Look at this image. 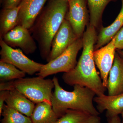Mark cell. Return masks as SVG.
<instances>
[{
  "label": "cell",
  "instance_id": "10",
  "mask_svg": "<svg viewBox=\"0 0 123 123\" xmlns=\"http://www.w3.org/2000/svg\"><path fill=\"white\" fill-rule=\"evenodd\" d=\"M115 36L105 46L94 51L93 53L95 64L100 73L104 86L107 88L108 75L113 65L116 53Z\"/></svg>",
  "mask_w": 123,
  "mask_h": 123
},
{
  "label": "cell",
  "instance_id": "25",
  "mask_svg": "<svg viewBox=\"0 0 123 123\" xmlns=\"http://www.w3.org/2000/svg\"><path fill=\"white\" fill-rule=\"evenodd\" d=\"M108 123H122L121 119L119 116H117L108 119Z\"/></svg>",
  "mask_w": 123,
  "mask_h": 123
},
{
  "label": "cell",
  "instance_id": "12",
  "mask_svg": "<svg viewBox=\"0 0 123 123\" xmlns=\"http://www.w3.org/2000/svg\"><path fill=\"white\" fill-rule=\"evenodd\" d=\"M93 101L97 104V109L99 113L106 111L108 119L119 116L123 111V93L114 96L104 94L95 97Z\"/></svg>",
  "mask_w": 123,
  "mask_h": 123
},
{
  "label": "cell",
  "instance_id": "16",
  "mask_svg": "<svg viewBox=\"0 0 123 123\" xmlns=\"http://www.w3.org/2000/svg\"><path fill=\"white\" fill-rule=\"evenodd\" d=\"M30 118L32 123H56L59 118L51 104L46 102L36 104Z\"/></svg>",
  "mask_w": 123,
  "mask_h": 123
},
{
  "label": "cell",
  "instance_id": "7",
  "mask_svg": "<svg viewBox=\"0 0 123 123\" xmlns=\"http://www.w3.org/2000/svg\"><path fill=\"white\" fill-rule=\"evenodd\" d=\"M86 0H70L65 19L68 21L78 38L83 36L88 25V10Z\"/></svg>",
  "mask_w": 123,
  "mask_h": 123
},
{
  "label": "cell",
  "instance_id": "26",
  "mask_svg": "<svg viewBox=\"0 0 123 123\" xmlns=\"http://www.w3.org/2000/svg\"><path fill=\"white\" fill-rule=\"evenodd\" d=\"M117 52L119 55L123 59V50H117Z\"/></svg>",
  "mask_w": 123,
  "mask_h": 123
},
{
  "label": "cell",
  "instance_id": "13",
  "mask_svg": "<svg viewBox=\"0 0 123 123\" xmlns=\"http://www.w3.org/2000/svg\"><path fill=\"white\" fill-rule=\"evenodd\" d=\"M107 89L109 96L123 93V59L116 52L114 63L109 73Z\"/></svg>",
  "mask_w": 123,
  "mask_h": 123
},
{
  "label": "cell",
  "instance_id": "8",
  "mask_svg": "<svg viewBox=\"0 0 123 123\" xmlns=\"http://www.w3.org/2000/svg\"><path fill=\"white\" fill-rule=\"evenodd\" d=\"M1 38L7 45L12 48H19L26 55L33 54L37 49L35 40L29 29L20 25H18Z\"/></svg>",
  "mask_w": 123,
  "mask_h": 123
},
{
  "label": "cell",
  "instance_id": "20",
  "mask_svg": "<svg viewBox=\"0 0 123 123\" xmlns=\"http://www.w3.org/2000/svg\"><path fill=\"white\" fill-rule=\"evenodd\" d=\"M26 73L11 64L0 61V80L6 82L24 78Z\"/></svg>",
  "mask_w": 123,
  "mask_h": 123
},
{
  "label": "cell",
  "instance_id": "21",
  "mask_svg": "<svg viewBox=\"0 0 123 123\" xmlns=\"http://www.w3.org/2000/svg\"><path fill=\"white\" fill-rule=\"evenodd\" d=\"M0 123H32L30 117L23 114L17 110L5 104Z\"/></svg>",
  "mask_w": 123,
  "mask_h": 123
},
{
  "label": "cell",
  "instance_id": "18",
  "mask_svg": "<svg viewBox=\"0 0 123 123\" xmlns=\"http://www.w3.org/2000/svg\"><path fill=\"white\" fill-rule=\"evenodd\" d=\"M20 6L12 8H3L0 14V37L2 38L18 25Z\"/></svg>",
  "mask_w": 123,
  "mask_h": 123
},
{
  "label": "cell",
  "instance_id": "23",
  "mask_svg": "<svg viewBox=\"0 0 123 123\" xmlns=\"http://www.w3.org/2000/svg\"><path fill=\"white\" fill-rule=\"evenodd\" d=\"M22 0H2L3 8H12L17 7Z\"/></svg>",
  "mask_w": 123,
  "mask_h": 123
},
{
  "label": "cell",
  "instance_id": "1",
  "mask_svg": "<svg viewBox=\"0 0 123 123\" xmlns=\"http://www.w3.org/2000/svg\"><path fill=\"white\" fill-rule=\"evenodd\" d=\"M97 37L96 29L89 23L82 36L83 50L79 61L73 69L64 73L62 78L68 85L87 87L99 96L104 94L107 88L96 70L93 56Z\"/></svg>",
  "mask_w": 123,
  "mask_h": 123
},
{
  "label": "cell",
  "instance_id": "17",
  "mask_svg": "<svg viewBox=\"0 0 123 123\" xmlns=\"http://www.w3.org/2000/svg\"><path fill=\"white\" fill-rule=\"evenodd\" d=\"M56 123H101L99 116L73 110H68Z\"/></svg>",
  "mask_w": 123,
  "mask_h": 123
},
{
  "label": "cell",
  "instance_id": "11",
  "mask_svg": "<svg viewBox=\"0 0 123 123\" xmlns=\"http://www.w3.org/2000/svg\"><path fill=\"white\" fill-rule=\"evenodd\" d=\"M48 0H22L19 6L18 25L30 29Z\"/></svg>",
  "mask_w": 123,
  "mask_h": 123
},
{
  "label": "cell",
  "instance_id": "22",
  "mask_svg": "<svg viewBox=\"0 0 123 123\" xmlns=\"http://www.w3.org/2000/svg\"><path fill=\"white\" fill-rule=\"evenodd\" d=\"M115 37V46L116 50H123V27L119 31Z\"/></svg>",
  "mask_w": 123,
  "mask_h": 123
},
{
  "label": "cell",
  "instance_id": "4",
  "mask_svg": "<svg viewBox=\"0 0 123 123\" xmlns=\"http://www.w3.org/2000/svg\"><path fill=\"white\" fill-rule=\"evenodd\" d=\"M53 88V80L40 76L1 82L0 84V91L16 90L35 104L46 102L52 105Z\"/></svg>",
  "mask_w": 123,
  "mask_h": 123
},
{
  "label": "cell",
  "instance_id": "19",
  "mask_svg": "<svg viewBox=\"0 0 123 123\" xmlns=\"http://www.w3.org/2000/svg\"><path fill=\"white\" fill-rule=\"evenodd\" d=\"M114 0H86L90 13L89 24L98 29L101 26L102 17L107 5Z\"/></svg>",
  "mask_w": 123,
  "mask_h": 123
},
{
  "label": "cell",
  "instance_id": "14",
  "mask_svg": "<svg viewBox=\"0 0 123 123\" xmlns=\"http://www.w3.org/2000/svg\"><path fill=\"white\" fill-rule=\"evenodd\" d=\"M6 105L18 112L30 117L35 107V103L16 90L10 91L5 101Z\"/></svg>",
  "mask_w": 123,
  "mask_h": 123
},
{
  "label": "cell",
  "instance_id": "27",
  "mask_svg": "<svg viewBox=\"0 0 123 123\" xmlns=\"http://www.w3.org/2000/svg\"><path fill=\"white\" fill-rule=\"evenodd\" d=\"M121 117H122V123H123V112L121 113Z\"/></svg>",
  "mask_w": 123,
  "mask_h": 123
},
{
  "label": "cell",
  "instance_id": "5",
  "mask_svg": "<svg viewBox=\"0 0 123 123\" xmlns=\"http://www.w3.org/2000/svg\"><path fill=\"white\" fill-rule=\"evenodd\" d=\"M83 45L82 37L78 38L59 56L43 64L36 75L45 78L58 73H68L71 71L76 65L77 55L83 48Z\"/></svg>",
  "mask_w": 123,
  "mask_h": 123
},
{
  "label": "cell",
  "instance_id": "28",
  "mask_svg": "<svg viewBox=\"0 0 123 123\" xmlns=\"http://www.w3.org/2000/svg\"><path fill=\"white\" fill-rule=\"evenodd\" d=\"M68 0V1H69L70 0Z\"/></svg>",
  "mask_w": 123,
  "mask_h": 123
},
{
  "label": "cell",
  "instance_id": "3",
  "mask_svg": "<svg viewBox=\"0 0 123 123\" xmlns=\"http://www.w3.org/2000/svg\"><path fill=\"white\" fill-rule=\"evenodd\" d=\"M52 80L55 90L52 97V106L59 118L69 109L82 111L95 115L100 114L93 104L96 95L93 91L87 87L75 85L73 86V91L69 92L61 86L56 77H54Z\"/></svg>",
  "mask_w": 123,
  "mask_h": 123
},
{
  "label": "cell",
  "instance_id": "15",
  "mask_svg": "<svg viewBox=\"0 0 123 123\" xmlns=\"http://www.w3.org/2000/svg\"><path fill=\"white\" fill-rule=\"evenodd\" d=\"M120 12L112 24L106 27H102L94 46V51L103 47L111 41L123 25V0H121Z\"/></svg>",
  "mask_w": 123,
  "mask_h": 123
},
{
  "label": "cell",
  "instance_id": "2",
  "mask_svg": "<svg viewBox=\"0 0 123 123\" xmlns=\"http://www.w3.org/2000/svg\"><path fill=\"white\" fill-rule=\"evenodd\" d=\"M66 0H49L46 7L29 29L37 42L40 56L47 60L55 35L65 19L68 9Z\"/></svg>",
  "mask_w": 123,
  "mask_h": 123
},
{
  "label": "cell",
  "instance_id": "24",
  "mask_svg": "<svg viewBox=\"0 0 123 123\" xmlns=\"http://www.w3.org/2000/svg\"><path fill=\"white\" fill-rule=\"evenodd\" d=\"M10 91L2 90L0 91V116H1L3 107H4V102H5L6 100L7 95L8 94Z\"/></svg>",
  "mask_w": 123,
  "mask_h": 123
},
{
  "label": "cell",
  "instance_id": "9",
  "mask_svg": "<svg viewBox=\"0 0 123 123\" xmlns=\"http://www.w3.org/2000/svg\"><path fill=\"white\" fill-rule=\"evenodd\" d=\"M78 38L70 23L65 19L53 37L47 61L49 62L58 57Z\"/></svg>",
  "mask_w": 123,
  "mask_h": 123
},
{
  "label": "cell",
  "instance_id": "6",
  "mask_svg": "<svg viewBox=\"0 0 123 123\" xmlns=\"http://www.w3.org/2000/svg\"><path fill=\"white\" fill-rule=\"evenodd\" d=\"M0 61L11 64L28 75L38 73L43 65L27 57L20 49H14L7 45L1 38H0Z\"/></svg>",
  "mask_w": 123,
  "mask_h": 123
}]
</instances>
